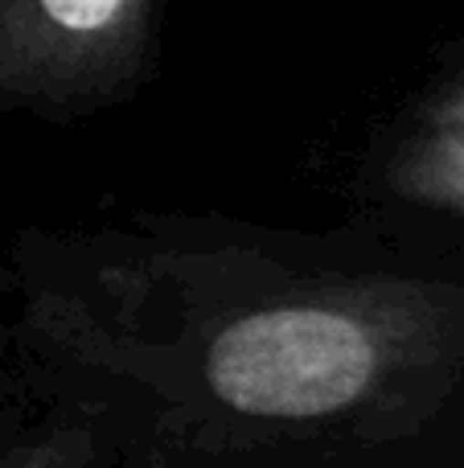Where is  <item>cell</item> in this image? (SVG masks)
Returning a JSON list of instances; mask_svg holds the SVG:
<instances>
[{
    "instance_id": "1",
    "label": "cell",
    "mask_w": 464,
    "mask_h": 468,
    "mask_svg": "<svg viewBox=\"0 0 464 468\" xmlns=\"http://www.w3.org/2000/svg\"><path fill=\"white\" fill-rule=\"evenodd\" d=\"M464 346V296H312L284 300L214 333L206 390L227 411L312 423L370 403L399 374Z\"/></svg>"
},
{
    "instance_id": "2",
    "label": "cell",
    "mask_w": 464,
    "mask_h": 468,
    "mask_svg": "<svg viewBox=\"0 0 464 468\" xmlns=\"http://www.w3.org/2000/svg\"><path fill=\"white\" fill-rule=\"evenodd\" d=\"M156 0H0V107H95L148 62Z\"/></svg>"
},
{
    "instance_id": "3",
    "label": "cell",
    "mask_w": 464,
    "mask_h": 468,
    "mask_svg": "<svg viewBox=\"0 0 464 468\" xmlns=\"http://www.w3.org/2000/svg\"><path fill=\"white\" fill-rule=\"evenodd\" d=\"M391 186L407 202L464 214V79L407 132L391 161Z\"/></svg>"
},
{
    "instance_id": "4",
    "label": "cell",
    "mask_w": 464,
    "mask_h": 468,
    "mask_svg": "<svg viewBox=\"0 0 464 468\" xmlns=\"http://www.w3.org/2000/svg\"><path fill=\"white\" fill-rule=\"evenodd\" d=\"M0 468H82V456L70 440H49V444H0Z\"/></svg>"
}]
</instances>
